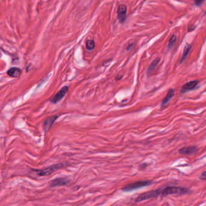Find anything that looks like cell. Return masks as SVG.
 Returning <instances> with one entry per match:
<instances>
[{"instance_id":"1","label":"cell","mask_w":206,"mask_h":206,"mask_svg":"<svg viewBox=\"0 0 206 206\" xmlns=\"http://www.w3.org/2000/svg\"><path fill=\"white\" fill-rule=\"evenodd\" d=\"M190 192V190L187 188H180V187H168L163 189H162L161 195L166 196L169 195L174 194H186Z\"/></svg>"},{"instance_id":"16","label":"cell","mask_w":206,"mask_h":206,"mask_svg":"<svg viewBox=\"0 0 206 206\" xmlns=\"http://www.w3.org/2000/svg\"><path fill=\"white\" fill-rule=\"evenodd\" d=\"M176 41V36L175 35H173L172 36V38H171V39L169 41V45H168V48L169 49H171V47H172L174 46V45L175 44Z\"/></svg>"},{"instance_id":"3","label":"cell","mask_w":206,"mask_h":206,"mask_svg":"<svg viewBox=\"0 0 206 206\" xmlns=\"http://www.w3.org/2000/svg\"><path fill=\"white\" fill-rule=\"evenodd\" d=\"M162 193V189H158L155 190H152V191H149L146 193H142L138 197H137L135 199L136 202H141L145 200L149 199L151 198H155L157 197L158 195H161Z\"/></svg>"},{"instance_id":"5","label":"cell","mask_w":206,"mask_h":206,"mask_svg":"<svg viewBox=\"0 0 206 206\" xmlns=\"http://www.w3.org/2000/svg\"><path fill=\"white\" fill-rule=\"evenodd\" d=\"M68 89L69 88H68V87L66 86L62 88L59 92L57 93L55 95V96L52 98V99L51 100L52 102L53 103H56L58 102H59L65 96V95L68 92Z\"/></svg>"},{"instance_id":"7","label":"cell","mask_w":206,"mask_h":206,"mask_svg":"<svg viewBox=\"0 0 206 206\" xmlns=\"http://www.w3.org/2000/svg\"><path fill=\"white\" fill-rule=\"evenodd\" d=\"M126 6L125 5L119 6L117 9V16L121 22H123L125 21L126 18V12H127Z\"/></svg>"},{"instance_id":"2","label":"cell","mask_w":206,"mask_h":206,"mask_svg":"<svg viewBox=\"0 0 206 206\" xmlns=\"http://www.w3.org/2000/svg\"><path fill=\"white\" fill-rule=\"evenodd\" d=\"M152 183V182L151 181H149V180H146V181H137L135 182H132L131 183V184H129L126 186H125L123 188V190L124 192H130L134 190H136V189H138L142 188H144L145 186H149L151 185Z\"/></svg>"},{"instance_id":"14","label":"cell","mask_w":206,"mask_h":206,"mask_svg":"<svg viewBox=\"0 0 206 206\" xmlns=\"http://www.w3.org/2000/svg\"><path fill=\"white\" fill-rule=\"evenodd\" d=\"M160 61V59L159 58H157L156 59H155L152 62V63L150 65L149 68H148V74H150L154 69L156 68V66L158 65L159 62Z\"/></svg>"},{"instance_id":"6","label":"cell","mask_w":206,"mask_h":206,"mask_svg":"<svg viewBox=\"0 0 206 206\" xmlns=\"http://www.w3.org/2000/svg\"><path fill=\"white\" fill-rule=\"evenodd\" d=\"M198 83V81L197 80H193V81H190L185 83L181 88V92L182 93H184L188 92V91H189L193 89L197 86Z\"/></svg>"},{"instance_id":"4","label":"cell","mask_w":206,"mask_h":206,"mask_svg":"<svg viewBox=\"0 0 206 206\" xmlns=\"http://www.w3.org/2000/svg\"><path fill=\"white\" fill-rule=\"evenodd\" d=\"M63 167V164H58V165H55L50 166L49 167H47L45 169H41V170H38V174L39 176H47L49 175L56 171L62 168Z\"/></svg>"},{"instance_id":"17","label":"cell","mask_w":206,"mask_h":206,"mask_svg":"<svg viewBox=\"0 0 206 206\" xmlns=\"http://www.w3.org/2000/svg\"><path fill=\"white\" fill-rule=\"evenodd\" d=\"M204 1V0H194L195 4L196 6H199V5H201Z\"/></svg>"},{"instance_id":"11","label":"cell","mask_w":206,"mask_h":206,"mask_svg":"<svg viewBox=\"0 0 206 206\" xmlns=\"http://www.w3.org/2000/svg\"><path fill=\"white\" fill-rule=\"evenodd\" d=\"M57 117H58V116H53L50 118L47 119L45 121V122L44 123V128L45 131L48 130L52 126V125L53 124V123L55 122V121L56 120Z\"/></svg>"},{"instance_id":"12","label":"cell","mask_w":206,"mask_h":206,"mask_svg":"<svg viewBox=\"0 0 206 206\" xmlns=\"http://www.w3.org/2000/svg\"><path fill=\"white\" fill-rule=\"evenodd\" d=\"M174 95H175V91L173 89H171L169 91V92L168 93L166 96L164 98L163 102H162V106H164L166 104H167L169 101L170 100L174 97Z\"/></svg>"},{"instance_id":"13","label":"cell","mask_w":206,"mask_h":206,"mask_svg":"<svg viewBox=\"0 0 206 206\" xmlns=\"http://www.w3.org/2000/svg\"><path fill=\"white\" fill-rule=\"evenodd\" d=\"M191 48H192V45L190 44H187L186 45L185 49H184V50H183L180 62H182L183 61H184L186 58V57H187L188 53H189Z\"/></svg>"},{"instance_id":"18","label":"cell","mask_w":206,"mask_h":206,"mask_svg":"<svg viewBox=\"0 0 206 206\" xmlns=\"http://www.w3.org/2000/svg\"><path fill=\"white\" fill-rule=\"evenodd\" d=\"M200 178H201V179H206V171L204 172L201 174V175L200 176Z\"/></svg>"},{"instance_id":"9","label":"cell","mask_w":206,"mask_h":206,"mask_svg":"<svg viewBox=\"0 0 206 206\" xmlns=\"http://www.w3.org/2000/svg\"><path fill=\"white\" fill-rule=\"evenodd\" d=\"M21 70L18 67H13L7 71V75L12 78H17L20 76Z\"/></svg>"},{"instance_id":"8","label":"cell","mask_w":206,"mask_h":206,"mask_svg":"<svg viewBox=\"0 0 206 206\" xmlns=\"http://www.w3.org/2000/svg\"><path fill=\"white\" fill-rule=\"evenodd\" d=\"M68 182V180L66 178H58L54 180H52L50 183V186L51 187L65 186L67 184Z\"/></svg>"},{"instance_id":"10","label":"cell","mask_w":206,"mask_h":206,"mask_svg":"<svg viewBox=\"0 0 206 206\" xmlns=\"http://www.w3.org/2000/svg\"><path fill=\"white\" fill-rule=\"evenodd\" d=\"M197 151V148L195 146H189V147H185L181 148L179 152L180 154H191L196 152Z\"/></svg>"},{"instance_id":"15","label":"cell","mask_w":206,"mask_h":206,"mask_svg":"<svg viewBox=\"0 0 206 206\" xmlns=\"http://www.w3.org/2000/svg\"><path fill=\"white\" fill-rule=\"evenodd\" d=\"M86 47L88 50H92L95 47V42L93 40H88L86 43Z\"/></svg>"}]
</instances>
